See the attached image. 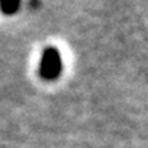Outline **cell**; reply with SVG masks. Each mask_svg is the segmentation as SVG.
Returning a JSON list of instances; mask_svg holds the SVG:
<instances>
[{
  "label": "cell",
  "instance_id": "1",
  "mask_svg": "<svg viewBox=\"0 0 148 148\" xmlns=\"http://www.w3.org/2000/svg\"><path fill=\"white\" fill-rule=\"evenodd\" d=\"M62 56L60 52L55 46L45 48L40 56V63H39V75L45 81H55L60 76L62 73Z\"/></svg>",
  "mask_w": 148,
  "mask_h": 148
},
{
  "label": "cell",
  "instance_id": "2",
  "mask_svg": "<svg viewBox=\"0 0 148 148\" xmlns=\"http://www.w3.org/2000/svg\"><path fill=\"white\" fill-rule=\"evenodd\" d=\"M22 0H0V10L6 16H13L20 9Z\"/></svg>",
  "mask_w": 148,
  "mask_h": 148
}]
</instances>
